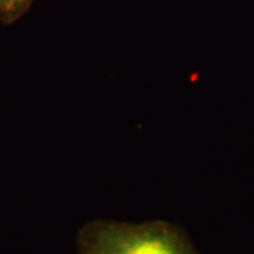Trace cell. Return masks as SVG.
<instances>
[{
  "mask_svg": "<svg viewBox=\"0 0 254 254\" xmlns=\"http://www.w3.org/2000/svg\"><path fill=\"white\" fill-rule=\"evenodd\" d=\"M81 245L83 254H193L164 223H98L83 232Z\"/></svg>",
  "mask_w": 254,
  "mask_h": 254,
  "instance_id": "6da1fadb",
  "label": "cell"
},
{
  "mask_svg": "<svg viewBox=\"0 0 254 254\" xmlns=\"http://www.w3.org/2000/svg\"><path fill=\"white\" fill-rule=\"evenodd\" d=\"M36 0H0V21L11 24L24 16Z\"/></svg>",
  "mask_w": 254,
  "mask_h": 254,
  "instance_id": "7a4b0ae2",
  "label": "cell"
}]
</instances>
